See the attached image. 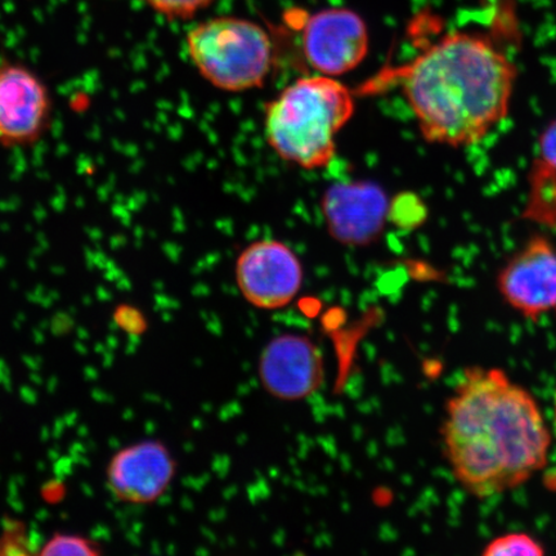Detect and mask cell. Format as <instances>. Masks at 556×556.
Instances as JSON below:
<instances>
[{
  "mask_svg": "<svg viewBox=\"0 0 556 556\" xmlns=\"http://www.w3.org/2000/svg\"><path fill=\"white\" fill-rule=\"evenodd\" d=\"M302 50L316 73L338 78L363 64L370 50V34L356 11L340 7L323 10L305 21Z\"/></svg>",
  "mask_w": 556,
  "mask_h": 556,
  "instance_id": "7",
  "label": "cell"
},
{
  "mask_svg": "<svg viewBox=\"0 0 556 556\" xmlns=\"http://www.w3.org/2000/svg\"><path fill=\"white\" fill-rule=\"evenodd\" d=\"M496 287L504 302L531 321L556 315L555 243L532 235L500 268Z\"/></svg>",
  "mask_w": 556,
  "mask_h": 556,
  "instance_id": "5",
  "label": "cell"
},
{
  "mask_svg": "<svg viewBox=\"0 0 556 556\" xmlns=\"http://www.w3.org/2000/svg\"><path fill=\"white\" fill-rule=\"evenodd\" d=\"M260 380L273 397L295 402L311 397L325 382L321 350L301 333H281L261 353Z\"/></svg>",
  "mask_w": 556,
  "mask_h": 556,
  "instance_id": "10",
  "label": "cell"
},
{
  "mask_svg": "<svg viewBox=\"0 0 556 556\" xmlns=\"http://www.w3.org/2000/svg\"><path fill=\"white\" fill-rule=\"evenodd\" d=\"M102 554V545L93 539L78 533L55 532L38 546L37 555L97 556Z\"/></svg>",
  "mask_w": 556,
  "mask_h": 556,
  "instance_id": "13",
  "label": "cell"
},
{
  "mask_svg": "<svg viewBox=\"0 0 556 556\" xmlns=\"http://www.w3.org/2000/svg\"><path fill=\"white\" fill-rule=\"evenodd\" d=\"M104 479L111 496L125 505L159 502L177 475V463L163 442L146 440L128 444L110 457Z\"/></svg>",
  "mask_w": 556,
  "mask_h": 556,
  "instance_id": "9",
  "label": "cell"
},
{
  "mask_svg": "<svg viewBox=\"0 0 556 556\" xmlns=\"http://www.w3.org/2000/svg\"><path fill=\"white\" fill-rule=\"evenodd\" d=\"M235 273L245 301L264 311L287 307L304 280L301 260L287 243L277 240L250 243L239 255Z\"/></svg>",
  "mask_w": 556,
  "mask_h": 556,
  "instance_id": "8",
  "label": "cell"
},
{
  "mask_svg": "<svg viewBox=\"0 0 556 556\" xmlns=\"http://www.w3.org/2000/svg\"><path fill=\"white\" fill-rule=\"evenodd\" d=\"M51 90L31 68L0 61V146L25 149L51 127Z\"/></svg>",
  "mask_w": 556,
  "mask_h": 556,
  "instance_id": "6",
  "label": "cell"
},
{
  "mask_svg": "<svg viewBox=\"0 0 556 556\" xmlns=\"http://www.w3.org/2000/svg\"><path fill=\"white\" fill-rule=\"evenodd\" d=\"M534 163L556 176V117L545 125L538 138Z\"/></svg>",
  "mask_w": 556,
  "mask_h": 556,
  "instance_id": "17",
  "label": "cell"
},
{
  "mask_svg": "<svg viewBox=\"0 0 556 556\" xmlns=\"http://www.w3.org/2000/svg\"><path fill=\"white\" fill-rule=\"evenodd\" d=\"M187 50L200 75L225 92L261 88L274 64L270 35L241 17H214L194 26L187 35Z\"/></svg>",
  "mask_w": 556,
  "mask_h": 556,
  "instance_id": "4",
  "label": "cell"
},
{
  "mask_svg": "<svg viewBox=\"0 0 556 556\" xmlns=\"http://www.w3.org/2000/svg\"><path fill=\"white\" fill-rule=\"evenodd\" d=\"M354 110L353 93L343 83L319 74L304 76L267 104L264 134L285 162L323 169L336 157L337 136Z\"/></svg>",
  "mask_w": 556,
  "mask_h": 556,
  "instance_id": "3",
  "label": "cell"
},
{
  "mask_svg": "<svg viewBox=\"0 0 556 556\" xmlns=\"http://www.w3.org/2000/svg\"><path fill=\"white\" fill-rule=\"evenodd\" d=\"M525 217L547 228H556V176L533 163Z\"/></svg>",
  "mask_w": 556,
  "mask_h": 556,
  "instance_id": "12",
  "label": "cell"
},
{
  "mask_svg": "<svg viewBox=\"0 0 556 556\" xmlns=\"http://www.w3.org/2000/svg\"><path fill=\"white\" fill-rule=\"evenodd\" d=\"M546 551L544 545L531 534L514 532L503 534L492 540L483 548V556H542Z\"/></svg>",
  "mask_w": 556,
  "mask_h": 556,
  "instance_id": "14",
  "label": "cell"
},
{
  "mask_svg": "<svg viewBox=\"0 0 556 556\" xmlns=\"http://www.w3.org/2000/svg\"><path fill=\"white\" fill-rule=\"evenodd\" d=\"M397 76L421 137L462 149L483 141L509 115L518 68L485 35L455 30Z\"/></svg>",
  "mask_w": 556,
  "mask_h": 556,
  "instance_id": "2",
  "label": "cell"
},
{
  "mask_svg": "<svg viewBox=\"0 0 556 556\" xmlns=\"http://www.w3.org/2000/svg\"><path fill=\"white\" fill-rule=\"evenodd\" d=\"M323 214L332 239L346 247H368L384 231L391 203L377 184H337L326 190Z\"/></svg>",
  "mask_w": 556,
  "mask_h": 556,
  "instance_id": "11",
  "label": "cell"
},
{
  "mask_svg": "<svg viewBox=\"0 0 556 556\" xmlns=\"http://www.w3.org/2000/svg\"><path fill=\"white\" fill-rule=\"evenodd\" d=\"M143 2L166 18L190 20L211 7L214 0H143Z\"/></svg>",
  "mask_w": 556,
  "mask_h": 556,
  "instance_id": "15",
  "label": "cell"
},
{
  "mask_svg": "<svg viewBox=\"0 0 556 556\" xmlns=\"http://www.w3.org/2000/svg\"><path fill=\"white\" fill-rule=\"evenodd\" d=\"M442 437L456 481L477 498L530 481L552 447L538 401L500 368L464 371L446 403Z\"/></svg>",
  "mask_w": 556,
  "mask_h": 556,
  "instance_id": "1",
  "label": "cell"
},
{
  "mask_svg": "<svg viewBox=\"0 0 556 556\" xmlns=\"http://www.w3.org/2000/svg\"><path fill=\"white\" fill-rule=\"evenodd\" d=\"M555 420H556V395H555Z\"/></svg>",
  "mask_w": 556,
  "mask_h": 556,
  "instance_id": "18",
  "label": "cell"
},
{
  "mask_svg": "<svg viewBox=\"0 0 556 556\" xmlns=\"http://www.w3.org/2000/svg\"><path fill=\"white\" fill-rule=\"evenodd\" d=\"M29 533L21 521L11 519L0 532V555H35Z\"/></svg>",
  "mask_w": 556,
  "mask_h": 556,
  "instance_id": "16",
  "label": "cell"
}]
</instances>
